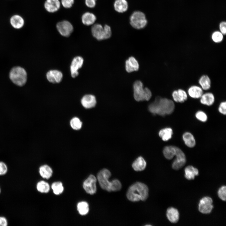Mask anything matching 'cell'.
Listing matches in <instances>:
<instances>
[{
  "instance_id": "cell-37",
  "label": "cell",
  "mask_w": 226,
  "mask_h": 226,
  "mask_svg": "<svg viewBox=\"0 0 226 226\" xmlns=\"http://www.w3.org/2000/svg\"><path fill=\"white\" fill-rule=\"evenodd\" d=\"M226 187L225 186H221L218 191V195L219 198L223 201L226 199Z\"/></svg>"
},
{
  "instance_id": "cell-11",
  "label": "cell",
  "mask_w": 226,
  "mask_h": 226,
  "mask_svg": "<svg viewBox=\"0 0 226 226\" xmlns=\"http://www.w3.org/2000/svg\"><path fill=\"white\" fill-rule=\"evenodd\" d=\"M96 178L93 175H90L84 181L83 187L87 193L93 195L96 193Z\"/></svg>"
},
{
  "instance_id": "cell-44",
  "label": "cell",
  "mask_w": 226,
  "mask_h": 226,
  "mask_svg": "<svg viewBox=\"0 0 226 226\" xmlns=\"http://www.w3.org/2000/svg\"><path fill=\"white\" fill-rule=\"evenodd\" d=\"M220 32L223 34L225 35L226 33V23L225 22H221L219 25Z\"/></svg>"
},
{
  "instance_id": "cell-6",
  "label": "cell",
  "mask_w": 226,
  "mask_h": 226,
  "mask_svg": "<svg viewBox=\"0 0 226 226\" xmlns=\"http://www.w3.org/2000/svg\"><path fill=\"white\" fill-rule=\"evenodd\" d=\"M130 20L131 26L137 29L144 28L147 24L145 14L140 11L134 12L131 16Z\"/></svg>"
},
{
  "instance_id": "cell-2",
  "label": "cell",
  "mask_w": 226,
  "mask_h": 226,
  "mask_svg": "<svg viewBox=\"0 0 226 226\" xmlns=\"http://www.w3.org/2000/svg\"><path fill=\"white\" fill-rule=\"evenodd\" d=\"M148 195V189L146 185L141 182H136L131 186L128 189L126 196L132 202L145 201Z\"/></svg>"
},
{
  "instance_id": "cell-31",
  "label": "cell",
  "mask_w": 226,
  "mask_h": 226,
  "mask_svg": "<svg viewBox=\"0 0 226 226\" xmlns=\"http://www.w3.org/2000/svg\"><path fill=\"white\" fill-rule=\"evenodd\" d=\"M36 188L39 192L41 193H47L50 190L49 184L43 180L40 181L37 183Z\"/></svg>"
},
{
  "instance_id": "cell-40",
  "label": "cell",
  "mask_w": 226,
  "mask_h": 226,
  "mask_svg": "<svg viewBox=\"0 0 226 226\" xmlns=\"http://www.w3.org/2000/svg\"><path fill=\"white\" fill-rule=\"evenodd\" d=\"M61 3L65 8H71L74 3V0H61Z\"/></svg>"
},
{
  "instance_id": "cell-23",
  "label": "cell",
  "mask_w": 226,
  "mask_h": 226,
  "mask_svg": "<svg viewBox=\"0 0 226 226\" xmlns=\"http://www.w3.org/2000/svg\"><path fill=\"white\" fill-rule=\"evenodd\" d=\"M146 166V163L142 157L137 158L133 163L132 166L136 171H141L144 170Z\"/></svg>"
},
{
  "instance_id": "cell-15",
  "label": "cell",
  "mask_w": 226,
  "mask_h": 226,
  "mask_svg": "<svg viewBox=\"0 0 226 226\" xmlns=\"http://www.w3.org/2000/svg\"><path fill=\"white\" fill-rule=\"evenodd\" d=\"M44 6L47 12L54 13L57 11L60 8V3L59 0H46Z\"/></svg>"
},
{
  "instance_id": "cell-34",
  "label": "cell",
  "mask_w": 226,
  "mask_h": 226,
  "mask_svg": "<svg viewBox=\"0 0 226 226\" xmlns=\"http://www.w3.org/2000/svg\"><path fill=\"white\" fill-rule=\"evenodd\" d=\"M70 124L73 129L78 130L81 128L82 123L78 118L74 117L71 120Z\"/></svg>"
},
{
  "instance_id": "cell-27",
  "label": "cell",
  "mask_w": 226,
  "mask_h": 226,
  "mask_svg": "<svg viewBox=\"0 0 226 226\" xmlns=\"http://www.w3.org/2000/svg\"><path fill=\"white\" fill-rule=\"evenodd\" d=\"M39 173L42 178L48 179L52 176V170L49 166L44 165L40 166L39 168Z\"/></svg>"
},
{
  "instance_id": "cell-24",
  "label": "cell",
  "mask_w": 226,
  "mask_h": 226,
  "mask_svg": "<svg viewBox=\"0 0 226 226\" xmlns=\"http://www.w3.org/2000/svg\"><path fill=\"white\" fill-rule=\"evenodd\" d=\"M185 176L188 180H193L195 176L198 175L199 171L198 169L192 166H187L185 169Z\"/></svg>"
},
{
  "instance_id": "cell-3",
  "label": "cell",
  "mask_w": 226,
  "mask_h": 226,
  "mask_svg": "<svg viewBox=\"0 0 226 226\" xmlns=\"http://www.w3.org/2000/svg\"><path fill=\"white\" fill-rule=\"evenodd\" d=\"M9 77L13 83L19 86H23L27 82V73L23 68L20 66H15L10 70Z\"/></svg>"
},
{
  "instance_id": "cell-9",
  "label": "cell",
  "mask_w": 226,
  "mask_h": 226,
  "mask_svg": "<svg viewBox=\"0 0 226 226\" xmlns=\"http://www.w3.org/2000/svg\"><path fill=\"white\" fill-rule=\"evenodd\" d=\"M213 200L209 196H205L200 200L198 204L199 211L203 214L210 213L213 208Z\"/></svg>"
},
{
  "instance_id": "cell-21",
  "label": "cell",
  "mask_w": 226,
  "mask_h": 226,
  "mask_svg": "<svg viewBox=\"0 0 226 226\" xmlns=\"http://www.w3.org/2000/svg\"><path fill=\"white\" fill-rule=\"evenodd\" d=\"M114 6L116 11L120 13H123L127 10L128 3L126 0H116Z\"/></svg>"
},
{
  "instance_id": "cell-42",
  "label": "cell",
  "mask_w": 226,
  "mask_h": 226,
  "mask_svg": "<svg viewBox=\"0 0 226 226\" xmlns=\"http://www.w3.org/2000/svg\"><path fill=\"white\" fill-rule=\"evenodd\" d=\"M96 0H85L86 5L89 8H93L96 5Z\"/></svg>"
},
{
  "instance_id": "cell-18",
  "label": "cell",
  "mask_w": 226,
  "mask_h": 226,
  "mask_svg": "<svg viewBox=\"0 0 226 226\" xmlns=\"http://www.w3.org/2000/svg\"><path fill=\"white\" fill-rule=\"evenodd\" d=\"M172 96L174 100L177 102H183L187 98V95L186 91L181 89L174 91L172 93Z\"/></svg>"
},
{
  "instance_id": "cell-12",
  "label": "cell",
  "mask_w": 226,
  "mask_h": 226,
  "mask_svg": "<svg viewBox=\"0 0 226 226\" xmlns=\"http://www.w3.org/2000/svg\"><path fill=\"white\" fill-rule=\"evenodd\" d=\"M83 62V59L81 56H77L73 59L70 66L71 75L73 78H74L78 76V71L82 67Z\"/></svg>"
},
{
  "instance_id": "cell-13",
  "label": "cell",
  "mask_w": 226,
  "mask_h": 226,
  "mask_svg": "<svg viewBox=\"0 0 226 226\" xmlns=\"http://www.w3.org/2000/svg\"><path fill=\"white\" fill-rule=\"evenodd\" d=\"M10 24L11 26L17 30L23 28L25 24V20L20 15L15 14L12 15L9 19Z\"/></svg>"
},
{
  "instance_id": "cell-16",
  "label": "cell",
  "mask_w": 226,
  "mask_h": 226,
  "mask_svg": "<svg viewBox=\"0 0 226 226\" xmlns=\"http://www.w3.org/2000/svg\"><path fill=\"white\" fill-rule=\"evenodd\" d=\"M81 103L85 108H90L95 106L96 103V98L92 95H86L82 99Z\"/></svg>"
},
{
  "instance_id": "cell-33",
  "label": "cell",
  "mask_w": 226,
  "mask_h": 226,
  "mask_svg": "<svg viewBox=\"0 0 226 226\" xmlns=\"http://www.w3.org/2000/svg\"><path fill=\"white\" fill-rule=\"evenodd\" d=\"M51 187L54 193L57 195L62 193L64 189L62 183L60 182H55L53 183L51 185Z\"/></svg>"
},
{
  "instance_id": "cell-29",
  "label": "cell",
  "mask_w": 226,
  "mask_h": 226,
  "mask_svg": "<svg viewBox=\"0 0 226 226\" xmlns=\"http://www.w3.org/2000/svg\"><path fill=\"white\" fill-rule=\"evenodd\" d=\"M173 133L172 129L167 127L161 130L159 132V135L163 141H166L171 138Z\"/></svg>"
},
{
  "instance_id": "cell-8",
  "label": "cell",
  "mask_w": 226,
  "mask_h": 226,
  "mask_svg": "<svg viewBox=\"0 0 226 226\" xmlns=\"http://www.w3.org/2000/svg\"><path fill=\"white\" fill-rule=\"evenodd\" d=\"M56 28L61 35L67 37L70 35L73 29L72 24L67 20H63L58 22L56 24Z\"/></svg>"
},
{
  "instance_id": "cell-19",
  "label": "cell",
  "mask_w": 226,
  "mask_h": 226,
  "mask_svg": "<svg viewBox=\"0 0 226 226\" xmlns=\"http://www.w3.org/2000/svg\"><path fill=\"white\" fill-rule=\"evenodd\" d=\"M166 216L171 222L175 223L179 220V213L177 209L173 207H170L167 210Z\"/></svg>"
},
{
  "instance_id": "cell-45",
  "label": "cell",
  "mask_w": 226,
  "mask_h": 226,
  "mask_svg": "<svg viewBox=\"0 0 226 226\" xmlns=\"http://www.w3.org/2000/svg\"><path fill=\"white\" fill-rule=\"evenodd\" d=\"M1 187L0 186V195L1 194Z\"/></svg>"
},
{
  "instance_id": "cell-30",
  "label": "cell",
  "mask_w": 226,
  "mask_h": 226,
  "mask_svg": "<svg viewBox=\"0 0 226 226\" xmlns=\"http://www.w3.org/2000/svg\"><path fill=\"white\" fill-rule=\"evenodd\" d=\"M199 83L203 90H207L211 87V80L207 75H203L202 76L199 80Z\"/></svg>"
},
{
  "instance_id": "cell-17",
  "label": "cell",
  "mask_w": 226,
  "mask_h": 226,
  "mask_svg": "<svg viewBox=\"0 0 226 226\" xmlns=\"http://www.w3.org/2000/svg\"><path fill=\"white\" fill-rule=\"evenodd\" d=\"M139 65L137 60L133 57H129L125 62V67L128 73L137 71L138 70Z\"/></svg>"
},
{
  "instance_id": "cell-14",
  "label": "cell",
  "mask_w": 226,
  "mask_h": 226,
  "mask_svg": "<svg viewBox=\"0 0 226 226\" xmlns=\"http://www.w3.org/2000/svg\"><path fill=\"white\" fill-rule=\"evenodd\" d=\"M62 73L57 70H50L46 74L47 79L50 82L53 83H60L62 79Z\"/></svg>"
},
{
  "instance_id": "cell-35",
  "label": "cell",
  "mask_w": 226,
  "mask_h": 226,
  "mask_svg": "<svg viewBox=\"0 0 226 226\" xmlns=\"http://www.w3.org/2000/svg\"><path fill=\"white\" fill-rule=\"evenodd\" d=\"M213 40L216 43H219L223 39V34L220 32L216 31L213 34L212 36Z\"/></svg>"
},
{
  "instance_id": "cell-5",
  "label": "cell",
  "mask_w": 226,
  "mask_h": 226,
  "mask_svg": "<svg viewBox=\"0 0 226 226\" xmlns=\"http://www.w3.org/2000/svg\"><path fill=\"white\" fill-rule=\"evenodd\" d=\"M93 36L98 40H102L110 38L111 35L110 27L105 25L104 27L100 24H94L91 27Z\"/></svg>"
},
{
  "instance_id": "cell-36",
  "label": "cell",
  "mask_w": 226,
  "mask_h": 226,
  "mask_svg": "<svg viewBox=\"0 0 226 226\" xmlns=\"http://www.w3.org/2000/svg\"><path fill=\"white\" fill-rule=\"evenodd\" d=\"M121 188V184L117 179H114L112 181L111 191H119Z\"/></svg>"
},
{
  "instance_id": "cell-10",
  "label": "cell",
  "mask_w": 226,
  "mask_h": 226,
  "mask_svg": "<svg viewBox=\"0 0 226 226\" xmlns=\"http://www.w3.org/2000/svg\"><path fill=\"white\" fill-rule=\"evenodd\" d=\"M175 148L176 159L173 162L172 167L174 170H178L185 164L186 159L185 155L182 150L177 147Z\"/></svg>"
},
{
  "instance_id": "cell-43",
  "label": "cell",
  "mask_w": 226,
  "mask_h": 226,
  "mask_svg": "<svg viewBox=\"0 0 226 226\" xmlns=\"http://www.w3.org/2000/svg\"><path fill=\"white\" fill-rule=\"evenodd\" d=\"M8 222L7 218L3 216H0V226H7Z\"/></svg>"
},
{
  "instance_id": "cell-39",
  "label": "cell",
  "mask_w": 226,
  "mask_h": 226,
  "mask_svg": "<svg viewBox=\"0 0 226 226\" xmlns=\"http://www.w3.org/2000/svg\"><path fill=\"white\" fill-rule=\"evenodd\" d=\"M8 171V167L6 164L3 161H0V176L6 175Z\"/></svg>"
},
{
  "instance_id": "cell-7",
  "label": "cell",
  "mask_w": 226,
  "mask_h": 226,
  "mask_svg": "<svg viewBox=\"0 0 226 226\" xmlns=\"http://www.w3.org/2000/svg\"><path fill=\"white\" fill-rule=\"evenodd\" d=\"M111 176V173L106 169L100 171L97 175V178L101 187L108 191L111 192L112 181H109V179Z\"/></svg>"
},
{
  "instance_id": "cell-4",
  "label": "cell",
  "mask_w": 226,
  "mask_h": 226,
  "mask_svg": "<svg viewBox=\"0 0 226 226\" xmlns=\"http://www.w3.org/2000/svg\"><path fill=\"white\" fill-rule=\"evenodd\" d=\"M133 95L134 99L137 101H148L152 96L150 90L143 87L142 82L139 80L134 82L133 84Z\"/></svg>"
},
{
  "instance_id": "cell-22",
  "label": "cell",
  "mask_w": 226,
  "mask_h": 226,
  "mask_svg": "<svg viewBox=\"0 0 226 226\" xmlns=\"http://www.w3.org/2000/svg\"><path fill=\"white\" fill-rule=\"evenodd\" d=\"M188 92L191 97L196 99L200 98L203 93L201 87L196 85L190 87L188 89Z\"/></svg>"
},
{
  "instance_id": "cell-20",
  "label": "cell",
  "mask_w": 226,
  "mask_h": 226,
  "mask_svg": "<svg viewBox=\"0 0 226 226\" xmlns=\"http://www.w3.org/2000/svg\"><path fill=\"white\" fill-rule=\"evenodd\" d=\"M96 18L93 13L87 12L83 13L81 17L82 23L85 25L89 26L93 24L95 22Z\"/></svg>"
},
{
  "instance_id": "cell-26",
  "label": "cell",
  "mask_w": 226,
  "mask_h": 226,
  "mask_svg": "<svg viewBox=\"0 0 226 226\" xmlns=\"http://www.w3.org/2000/svg\"><path fill=\"white\" fill-rule=\"evenodd\" d=\"M182 138L185 144L187 147L192 148L195 145V140L191 133L188 132H185L182 136Z\"/></svg>"
},
{
  "instance_id": "cell-41",
  "label": "cell",
  "mask_w": 226,
  "mask_h": 226,
  "mask_svg": "<svg viewBox=\"0 0 226 226\" xmlns=\"http://www.w3.org/2000/svg\"><path fill=\"white\" fill-rule=\"evenodd\" d=\"M218 111L221 114L226 115V102L225 101L221 103L218 107Z\"/></svg>"
},
{
  "instance_id": "cell-25",
  "label": "cell",
  "mask_w": 226,
  "mask_h": 226,
  "mask_svg": "<svg viewBox=\"0 0 226 226\" xmlns=\"http://www.w3.org/2000/svg\"><path fill=\"white\" fill-rule=\"evenodd\" d=\"M200 98L201 103L208 106L211 105L214 101V96L211 93L208 92L203 94Z\"/></svg>"
},
{
  "instance_id": "cell-38",
  "label": "cell",
  "mask_w": 226,
  "mask_h": 226,
  "mask_svg": "<svg viewBox=\"0 0 226 226\" xmlns=\"http://www.w3.org/2000/svg\"><path fill=\"white\" fill-rule=\"evenodd\" d=\"M195 116L198 120L202 122H205L207 119V115L202 111H198L196 113Z\"/></svg>"
},
{
  "instance_id": "cell-32",
  "label": "cell",
  "mask_w": 226,
  "mask_h": 226,
  "mask_svg": "<svg viewBox=\"0 0 226 226\" xmlns=\"http://www.w3.org/2000/svg\"><path fill=\"white\" fill-rule=\"evenodd\" d=\"M77 210L81 215H86L88 213L89 210L88 203L85 202L78 203L77 205Z\"/></svg>"
},
{
  "instance_id": "cell-1",
  "label": "cell",
  "mask_w": 226,
  "mask_h": 226,
  "mask_svg": "<svg viewBox=\"0 0 226 226\" xmlns=\"http://www.w3.org/2000/svg\"><path fill=\"white\" fill-rule=\"evenodd\" d=\"M175 106L172 100L158 96L150 104L148 110L153 114L164 116L172 113L174 110Z\"/></svg>"
},
{
  "instance_id": "cell-28",
  "label": "cell",
  "mask_w": 226,
  "mask_h": 226,
  "mask_svg": "<svg viewBox=\"0 0 226 226\" xmlns=\"http://www.w3.org/2000/svg\"><path fill=\"white\" fill-rule=\"evenodd\" d=\"M175 147L173 146H168L164 147L163 153L166 159H171L175 156L176 152Z\"/></svg>"
}]
</instances>
